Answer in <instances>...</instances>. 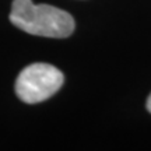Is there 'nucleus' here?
Returning a JSON list of instances; mask_svg holds the SVG:
<instances>
[{"label":"nucleus","instance_id":"obj_1","mask_svg":"<svg viewBox=\"0 0 151 151\" xmlns=\"http://www.w3.org/2000/svg\"><path fill=\"white\" fill-rule=\"evenodd\" d=\"M10 21L24 32L48 38H67L76 27L67 11L49 4H34L32 0H14Z\"/></svg>","mask_w":151,"mask_h":151},{"label":"nucleus","instance_id":"obj_3","mask_svg":"<svg viewBox=\"0 0 151 151\" xmlns=\"http://www.w3.org/2000/svg\"><path fill=\"white\" fill-rule=\"evenodd\" d=\"M146 106H147V111L151 113V94H150V97L147 98V104H146Z\"/></svg>","mask_w":151,"mask_h":151},{"label":"nucleus","instance_id":"obj_2","mask_svg":"<svg viewBox=\"0 0 151 151\" xmlns=\"http://www.w3.org/2000/svg\"><path fill=\"white\" fill-rule=\"evenodd\" d=\"M65 83L63 73L52 65L34 63L18 74L16 94L27 104H38L50 98Z\"/></svg>","mask_w":151,"mask_h":151}]
</instances>
